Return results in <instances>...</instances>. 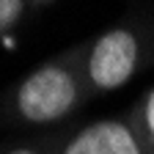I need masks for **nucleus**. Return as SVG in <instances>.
I'll list each match as a JSON object with an SVG mask.
<instances>
[{
    "label": "nucleus",
    "instance_id": "obj_6",
    "mask_svg": "<svg viewBox=\"0 0 154 154\" xmlns=\"http://www.w3.org/2000/svg\"><path fill=\"white\" fill-rule=\"evenodd\" d=\"M61 138H42V140H25V143H11L0 146V154H55Z\"/></svg>",
    "mask_w": 154,
    "mask_h": 154
},
{
    "label": "nucleus",
    "instance_id": "obj_3",
    "mask_svg": "<svg viewBox=\"0 0 154 154\" xmlns=\"http://www.w3.org/2000/svg\"><path fill=\"white\" fill-rule=\"evenodd\" d=\"M55 154H151L129 116L96 119L61 138Z\"/></svg>",
    "mask_w": 154,
    "mask_h": 154
},
{
    "label": "nucleus",
    "instance_id": "obj_1",
    "mask_svg": "<svg viewBox=\"0 0 154 154\" xmlns=\"http://www.w3.org/2000/svg\"><path fill=\"white\" fill-rule=\"evenodd\" d=\"M85 50L88 42L69 47L25 74L3 99L6 116L30 127H50L72 119L94 96L85 74Z\"/></svg>",
    "mask_w": 154,
    "mask_h": 154
},
{
    "label": "nucleus",
    "instance_id": "obj_2",
    "mask_svg": "<svg viewBox=\"0 0 154 154\" xmlns=\"http://www.w3.org/2000/svg\"><path fill=\"white\" fill-rule=\"evenodd\" d=\"M154 47V33L135 22H121L107 28L102 36L88 42L85 50V74L94 96L110 94L127 85L146 63Z\"/></svg>",
    "mask_w": 154,
    "mask_h": 154
},
{
    "label": "nucleus",
    "instance_id": "obj_4",
    "mask_svg": "<svg viewBox=\"0 0 154 154\" xmlns=\"http://www.w3.org/2000/svg\"><path fill=\"white\" fill-rule=\"evenodd\" d=\"M129 121H132V127L138 129V135L143 138V143H146V146L151 149V154H154V85H151L149 91H143L140 99L132 105Z\"/></svg>",
    "mask_w": 154,
    "mask_h": 154
},
{
    "label": "nucleus",
    "instance_id": "obj_5",
    "mask_svg": "<svg viewBox=\"0 0 154 154\" xmlns=\"http://www.w3.org/2000/svg\"><path fill=\"white\" fill-rule=\"evenodd\" d=\"M33 8H38V6L28 3V0H0V36L14 30Z\"/></svg>",
    "mask_w": 154,
    "mask_h": 154
}]
</instances>
